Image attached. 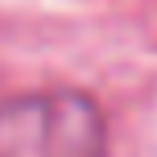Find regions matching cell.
I'll use <instances>...</instances> for the list:
<instances>
[{
	"instance_id": "1",
	"label": "cell",
	"mask_w": 157,
	"mask_h": 157,
	"mask_svg": "<svg viewBox=\"0 0 157 157\" xmlns=\"http://www.w3.org/2000/svg\"><path fill=\"white\" fill-rule=\"evenodd\" d=\"M108 116L78 87L0 99V157H103Z\"/></svg>"
}]
</instances>
